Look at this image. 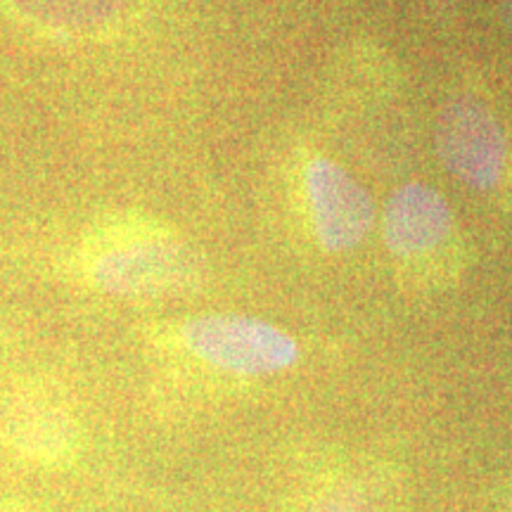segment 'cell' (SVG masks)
<instances>
[{
    "mask_svg": "<svg viewBox=\"0 0 512 512\" xmlns=\"http://www.w3.org/2000/svg\"><path fill=\"white\" fill-rule=\"evenodd\" d=\"M88 275L117 297H171L195 285L200 264L183 242L157 233H110L86 254Z\"/></svg>",
    "mask_w": 512,
    "mask_h": 512,
    "instance_id": "obj_1",
    "label": "cell"
},
{
    "mask_svg": "<svg viewBox=\"0 0 512 512\" xmlns=\"http://www.w3.org/2000/svg\"><path fill=\"white\" fill-rule=\"evenodd\" d=\"M181 342L207 366L245 377L283 373L299 358V344L290 332L240 313L190 318L181 328Z\"/></svg>",
    "mask_w": 512,
    "mask_h": 512,
    "instance_id": "obj_2",
    "label": "cell"
},
{
    "mask_svg": "<svg viewBox=\"0 0 512 512\" xmlns=\"http://www.w3.org/2000/svg\"><path fill=\"white\" fill-rule=\"evenodd\" d=\"M437 155L458 181L491 188L505 169L503 128L477 100L448 102L437 119Z\"/></svg>",
    "mask_w": 512,
    "mask_h": 512,
    "instance_id": "obj_3",
    "label": "cell"
},
{
    "mask_svg": "<svg viewBox=\"0 0 512 512\" xmlns=\"http://www.w3.org/2000/svg\"><path fill=\"white\" fill-rule=\"evenodd\" d=\"M306 197L316 238L328 252L356 247L373 228L370 192L330 159H313L306 166Z\"/></svg>",
    "mask_w": 512,
    "mask_h": 512,
    "instance_id": "obj_4",
    "label": "cell"
},
{
    "mask_svg": "<svg viewBox=\"0 0 512 512\" xmlns=\"http://www.w3.org/2000/svg\"><path fill=\"white\" fill-rule=\"evenodd\" d=\"M0 444L38 467H62L79 444L76 422L36 392L0 396Z\"/></svg>",
    "mask_w": 512,
    "mask_h": 512,
    "instance_id": "obj_5",
    "label": "cell"
},
{
    "mask_svg": "<svg viewBox=\"0 0 512 512\" xmlns=\"http://www.w3.org/2000/svg\"><path fill=\"white\" fill-rule=\"evenodd\" d=\"M451 228L453 214L446 197L425 183L403 185L384 209V242L399 256L432 252L448 238Z\"/></svg>",
    "mask_w": 512,
    "mask_h": 512,
    "instance_id": "obj_6",
    "label": "cell"
},
{
    "mask_svg": "<svg viewBox=\"0 0 512 512\" xmlns=\"http://www.w3.org/2000/svg\"><path fill=\"white\" fill-rule=\"evenodd\" d=\"M306 512H366V503L356 491H330L316 498Z\"/></svg>",
    "mask_w": 512,
    "mask_h": 512,
    "instance_id": "obj_7",
    "label": "cell"
},
{
    "mask_svg": "<svg viewBox=\"0 0 512 512\" xmlns=\"http://www.w3.org/2000/svg\"><path fill=\"white\" fill-rule=\"evenodd\" d=\"M0 512H24V510L19 508V505L8 503V501H3V498H0Z\"/></svg>",
    "mask_w": 512,
    "mask_h": 512,
    "instance_id": "obj_8",
    "label": "cell"
},
{
    "mask_svg": "<svg viewBox=\"0 0 512 512\" xmlns=\"http://www.w3.org/2000/svg\"><path fill=\"white\" fill-rule=\"evenodd\" d=\"M508 15H510V19H512V0L508 3Z\"/></svg>",
    "mask_w": 512,
    "mask_h": 512,
    "instance_id": "obj_9",
    "label": "cell"
}]
</instances>
